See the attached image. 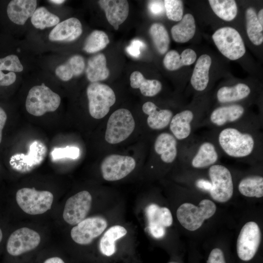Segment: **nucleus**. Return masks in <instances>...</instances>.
Listing matches in <instances>:
<instances>
[{
  "instance_id": "nucleus-4",
  "label": "nucleus",
  "mask_w": 263,
  "mask_h": 263,
  "mask_svg": "<svg viewBox=\"0 0 263 263\" xmlns=\"http://www.w3.org/2000/svg\"><path fill=\"white\" fill-rule=\"evenodd\" d=\"M87 94L90 114L95 119H101L106 116L116 101L112 89L99 82L91 83L87 87Z\"/></svg>"
},
{
  "instance_id": "nucleus-13",
  "label": "nucleus",
  "mask_w": 263,
  "mask_h": 263,
  "mask_svg": "<svg viewBox=\"0 0 263 263\" xmlns=\"http://www.w3.org/2000/svg\"><path fill=\"white\" fill-rule=\"evenodd\" d=\"M40 242V237L38 232L27 227L20 228L13 232L9 237L7 251L12 256H19L34 249Z\"/></svg>"
},
{
  "instance_id": "nucleus-5",
  "label": "nucleus",
  "mask_w": 263,
  "mask_h": 263,
  "mask_svg": "<svg viewBox=\"0 0 263 263\" xmlns=\"http://www.w3.org/2000/svg\"><path fill=\"white\" fill-rule=\"evenodd\" d=\"M16 199L24 212L30 215H38L44 213L51 208L54 196L49 191L24 188L17 191Z\"/></svg>"
},
{
  "instance_id": "nucleus-42",
  "label": "nucleus",
  "mask_w": 263,
  "mask_h": 263,
  "mask_svg": "<svg viewBox=\"0 0 263 263\" xmlns=\"http://www.w3.org/2000/svg\"><path fill=\"white\" fill-rule=\"evenodd\" d=\"M207 263H226L223 251L218 248L212 249L209 255Z\"/></svg>"
},
{
  "instance_id": "nucleus-23",
  "label": "nucleus",
  "mask_w": 263,
  "mask_h": 263,
  "mask_svg": "<svg viewBox=\"0 0 263 263\" xmlns=\"http://www.w3.org/2000/svg\"><path fill=\"white\" fill-rule=\"evenodd\" d=\"M195 52L189 48L184 50L180 55L174 50L169 51L163 59L165 67L169 71H175L184 66L192 64L196 60Z\"/></svg>"
},
{
  "instance_id": "nucleus-9",
  "label": "nucleus",
  "mask_w": 263,
  "mask_h": 263,
  "mask_svg": "<svg viewBox=\"0 0 263 263\" xmlns=\"http://www.w3.org/2000/svg\"><path fill=\"white\" fill-rule=\"evenodd\" d=\"M135 166V161L132 157L111 154L103 160L100 169L104 179L115 181L126 177L134 169Z\"/></svg>"
},
{
  "instance_id": "nucleus-22",
  "label": "nucleus",
  "mask_w": 263,
  "mask_h": 263,
  "mask_svg": "<svg viewBox=\"0 0 263 263\" xmlns=\"http://www.w3.org/2000/svg\"><path fill=\"white\" fill-rule=\"evenodd\" d=\"M244 112V107L239 104L221 106L212 112L210 120L217 126H222L238 120L242 116Z\"/></svg>"
},
{
  "instance_id": "nucleus-36",
  "label": "nucleus",
  "mask_w": 263,
  "mask_h": 263,
  "mask_svg": "<svg viewBox=\"0 0 263 263\" xmlns=\"http://www.w3.org/2000/svg\"><path fill=\"white\" fill-rule=\"evenodd\" d=\"M107 35L103 31L94 30L87 38L83 50L88 53H94L104 49L109 43Z\"/></svg>"
},
{
  "instance_id": "nucleus-39",
  "label": "nucleus",
  "mask_w": 263,
  "mask_h": 263,
  "mask_svg": "<svg viewBox=\"0 0 263 263\" xmlns=\"http://www.w3.org/2000/svg\"><path fill=\"white\" fill-rule=\"evenodd\" d=\"M51 154L52 158L54 160L63 158L75 159L79 156V149L75 147L69 146L63 148H55Z\"/></svg>"
},
{
  "instance_id": "nucleus-25",
  "label": "nucleus",
  "mask_w": 263,
  "mask_h": 263,
  "mask_svg": "<svg viewBox=\"0 0 263 263\" xmlns=\"http://www.w3.org/2000/svg\"><path fill=\"white\" fill-rule=\"evenodd\" d=\"M195 31V19L189 13L185 15L181 20L171 29L173 39L176 42L182 43L190 40L194 37Z\"/></svg>"
},
{
  "instance_id": "nucleus-46",
  "label": "nucleus",
  "mask_w": 263,
  "mask_h": 263,
  "mask_svg": "<svg viewBox=\"0 0 263 263\" xmlns=\"http://www.w3.org/2000/svg\"><path fill=\"white\" fill-rule=\"evenodd\" d=\"M43 263H65L59 257H54L48 258Z\"/></svg>"
},
{
  "instance_id": "nucleus-3",
  "label": "nucleus",
  "mask_w": 263,
  "mask_h": 263,
  "mask_svg": "<svg viewBox=\"0 0 263 263\" xmlns=\"http://www.w3.org/2000/svg\"><path fill=\"white\" fill-rule=\"evenodd\" d=\"M59 95L44 83L33 87L27 95L25 107L32 115L40 116L47 112L55 111L60 104Z\"/></svg>"
},
{
  "instance_id": "nucleus-43",
  "label": "nucleus",
  "mask_w": 263,
  "mask_h": 263,
  "mask_svg": "<svg viewBox=\"0 0 263 263\" xmlns=\"http://www.w3.org/2000/svg\"><path fill=\"white\" fill-rule=\"evenodd\" d=\"M16 75L14 72H10L5 74L0 71V86H9L15 82Z\"/></svg>"
},
{
  "instance_id": "nucleus-6",
  "label": "nucleus",
  "mask_w": 263,
  "mask_h": 263,
  "mask_svg": "<svg viewBox=\"0 0 263 263\" xmlns=\"http://www.w3.org/2000/svg\"><path fill=\"white\" fill-rule=\"evenodd\" d=\"M135 125L134 118L130 111L124 108L116 110L108 120L105 140L111 144L123 141L133 132Z\"/></svg>"
},
{
  "instance_id": "nucleus-32",
  "label": "nucleus",
  "mask_w": 263,
  "mask_h": 263,
  "mask_svg": "<svg viewBox=\"0 0 263 263\" xmlns=\"http://www.w3.org/2000/svg\"><path fill=\"white\" fill-rule=\"evenodd\" d=\"M240 192L248 197L261 198L263 196V178L258 175L242 179L238 186Z\"/></svg>"
},
{
  "instance_id": "nucleus-27",
  "label": "nucleus",
  "mask_w": 263,
  "mask_h": 263,
  "mask_svg": "<svg viewBox=\"0 0 263 263\" xmlns=\"http://www.w3.org/2000/svg\"><path fill=\"white\" fill-rule=\"evenodd\" d=\"M127 233V229L123 226L115 225L110 227L100 240L99 249L101 253L108 257L113 255L116 252L115 241Z\"/></svg>"
},
{
  "instance_id": "nucleus-10",
  "label": "nucleus",
  "mask_w": 263,
  "mask_h": 263,
  "mask_svg": "<svg viewBox=\"0 0 263 263\" xmlns=\"http://www.w3.org/2000/svg\"><path fill=\"white\" fill-rule=\"evenodd\" d=\"M261 233L258 224L254 222L246 223L242 228L237 241V253L244 261L251 260L260 245Z\"/></svg>"
},
{
  "instance_id": "nucleus-35",
  "label": "nucleus",
  "mask_w": 263,
  "mask_h": 263,
  "mask_svg": "<svg viewBox=\"0 0 263 263\" xmlns=\"http://www.w3.org/2000/svg\"><path fill=\"white\" fill-rule=\"evenodd\" d=\"M31 22L36 28L43 29L56 25L59 19L55 14L50 12L45 7H40L36 9L31 17Z\"/></svg>"
},
{
  "instance_id": "nucleus-29",
  "label": "nucleus",
  "mask_w": 263,
  "mask_h": 263,
  "mask_svg": "<svg viewBox=\"0 0 263 263\" xmlns=\"http://www.w3.org/2000/svg\"><path fill=\"white\" fill-rule=\"evenodd\" d=\"M84 68L83 57L80 55H75L71 57L65 63L58 66L56 69L55 73L62 80L67 81L74 76L80 75Z\"/></svg>"
},
{
  "instance_id": "nucleus-11",
  "label": "nucleus",
  "mask_w": 263,
  "mask_h": 263,
  "mask_svg": "<svg viewBox=\"0 0 263 263\" xmlns=\"http://www.w3.org/2000/svg\"><path fill=\"white\" fill-rule=\"evenodd\" d=\"M107 225V221L103 217L95 216L87 218L72 228L71 236L78 244H89L103 232Z\"/></svg>"
},
{
  "instance_id": "nucleus-18",
  "label": "nucleus",
  "mask_w": 263,
  "mask_h": 263,
  "mask_svg": "<svg viewBox=\"0 0 263 263\" xmlns=\"http://www.w3.org/2000/svg\"><path fill=\"white\" fill-rule=\"evenodd\" d=\"M143 112L148 115L147 124L153 130H161L169 124L173 116L168 109H159L153 102H147L142 106Z\"/></svg>"
},
{
  "instance_id": "nucleus-24",
  "label": "nucleus",
  "mask_w": 263,
  "mask_h": 263,
  "mask_svg": "<svg viewBox=\"0 0 263 263\" xmlns=\"http://www.w3.org/2000/svg\"><path fill=\"white\" fill-rule=\"evenodd\" d=\"M86 74L88 79L92 83L98 82L108 77L110 72L103 54H96L89 58Z\"/></svg>"
},
{
  "instance_id": "nucleus-14",
  "label": "nucleus",
  "mask_w": 263,
  "mask_h": 263,
  "mask_svg": "<svg viewBox=\"0 0 263 263\" xmlns=\"http://www.w3.org/2000/svg\"><path fill=\"white\" fill-rule=\"evenodd\" d=\"M145 212L148 222L147 228L151 235L156 239L163 237L166 233L165 227L170 226L173 222L169 209L151 204L146 207Z\"/></svg>"
},
{
  "instance_id": "nucleus-41",
  "label": "nucleus",
  "mask_w": 263,
  "mask_h": 263,
  "mask_svg": "<svg viewBox=\"0 0 263 263\" xmlns=\"http://www.w3.org/2000/svg\"><path fill=\"white\" fill-rule=\"evenodd\" d=\"M148 8L150 12L154 16H161L165 12L163 0H150L148 3Z\"/></svg>"
},
{
  "instance_id": "nucleus-47",
  "label": "nucleus",
  "mask_w": 263,
  "mask_h": 263,
  "mask_svg": "<svg viewBox=\"0 0 263 263\" xmlns=\"http://www.w3.org/2000/svg\"><path fill=\"white\" fill-rule=\"evenodd\" d=\"M257 19L261 25L263 26V9H261L257 15Z\"/></svg>"
},
{
  "instance_id": "nucleus-49",
  "label": "nucleus",
  "mask_w": 263,
  "mask_h": 263,
  "mask_svg": "<svg viewBox=\"0 0 263 263\" xmlns=\"http://www.w3.org/2000/svg\"><path fill=\"white\" fill-rule=\"evenodd\" d=\"M2 232L1 229L0 228V243L2 240Z\"/></svg>"
},
{
  "instance_id": "nucleus-17",
  "label": "nucleus",
  "mask_w": 263,
  "mask_h": 263,
  "mask_svg": "<svg viewBox=\"0 0 263 263\" xmlns=\"http://www.w3.org/2000/svg\"><path fill=\"white\" fill-rule=\"evenodd\" d=\"M36 0H13L9 2L7 13L9 19L18 25H23L36 9Z\"/></svg>"
},
{
  "instance_id": "nucleus-28",
  "label": "nucleus",
  "mask_w": 263,
  "mask_h": 263,
  "mask_svg": "<svg viewBox=\"0 0 263 263\" xmlns=\"http://www.w3.org/2000/svg\"><path fill=\"white\" fill-rule=\"evenodd\" d=\"M130 85L134 89H139L141 94L152 97L158 94L162 89L161 83L156 79H146L138 71L132 72L130 76Z\"/></svg>"
},
{
  "instance_id": "nucleus-33",
  "label": "nucleus",
  "mask_w": 263,
  "mask_h": 263,
  "mask_svg": "<svg viewBox=\"0 0 263 263\" xmlns=\"http://www.w3.org/2000/svg\"><path fill=\"white\" fill-rule=\"evenodd\" d=\"M208 2L214 13L224 20H232L237 16L238 8L235 0H209Z\"/></svg>"
},
{
  "instance_id": "nucleus-12",
  "label": "nucleus",
  "mask_w": 263,
  "mask_h": 263,
  "mask_svg": "<svg viewBox=\"0 0 263 263\" xmlns=\"http://www.w3.org/2000/svg\"><path fill=\"white\" fill-rule=\"evenodd\" d=\"M92 197L86 190L80 191L66 202L63 217L71 225H76L85 219L91 207Z\"/></svg>"
},
{
  "instance_id": "nucleus-15",
  "label": "nucleus",
  "mask_w": 263,
  "mask_h": 263,
  "mask_svg": "<svg viewBox=\"0 0 263 263\" xmlns=\"http://www.w3.org/2000/svg\"><path fill=\"white\" fill-rule=\"evenodd\" d=\"M104 11L107 19L115 30L127 19L129 6L126 0H100L98 1Z\"/></svg>"
},
{
  "instance_id": "nucleus-20",
  "label": "nucleus",
  "mask_w": 263,
  "mask_h": 263,
  "mask_svg": "<svg viewBox=\"0 0 263 263\" xmlns=\"http://www.w3.org/2000/svg\"><path fill=\"white\" fill-rule=\"evenodd\" d=\"M211 64V58L208 55H202L197 59L190 78L191 84L195 90L202 91L207 87Z\"/></svg>"
},
{
  "instance_id": "nucleus-21",
  "label": "nucleus",
  "mask_w": 263,
  "mask_h": 263,
  "mask_svg": "<svg viewBox=\"0 0 263 263\" xmlns=\"http://www.w3.org/2000/svg\"><path fill=\"white\" fill-rule=\"evenodd\" d=\"M193 118L194 114L189 110L181 111L172 116L169 123V129L176 139L183 140L189 136Z\"/></svg>"
},
{
  "instance_id": "nucleus-30",
  "label": "nucleus",
  "mask_w": 263,
  "mask_h": 263,
  "mask_svg": "<svg viewBox=\"0 0 263 263\" xmlns=\"http://www.w3.org/2000/svg\"><path fill=\"white\" fill-rule=\"evenodd\" d=\"M250 89L244 83H238L232 86H224L217 93V98L220 103H229L237 101L247 97Z\"/></svg>"
},
{
  "instance_id": "nucleus-31",
  "label": "nucleus",
  "mask_w": 263,
  "mask_h": 263,
  "mask_svg": "<svg viewBox=\"0 0 263 263\" xmlns=\"http://www.w3.org/2000/svg\"><path fill=\"white\" fill-rule=\"evenodd\" d=\"M246 32L249 39L255 45L263 42V26L259 22L256 12L252 7L248 8L245 13Z\"/></svg>"
},
{
  "instance_id": "nucleus-1",
  "label": "nucleus",
  "mask_w": 263,
  "mask_h": 263,
  "mask_svg": "<svg viewBox=\"0 0 263 263\" xmlns=\"http://www.w3.org/2000/svg\"><path fill=\"white\" fill-rule=\"evenodd\" d=\"M219 144L223 151L234 158H243L253 151L255 141L252 135L234 128L222 130L218 136Z\"/></svg>"
},
{
  "instance_id": "nucleus-16",
  "label": "nucleus",
  "mask_w": 263,
  "mask_h": 263,
  "mask_svg": "<svg viewBox=\"0 0 263 263\" xmlns=\"http://www.w3.org/2000/svg\"><path fill=\"white\" fill-rule=\"evenodd\" d=\"M80 21L71 18L57 24L51 31L49 38L52 41L70 42L77 39L82 34Z\"/></svg>"
},
{
  "instance_id": "nucleus-48",
  "label": "nucleus",
  "mask_w": 263,
  "mask_h": 263,
  "mask_svg": "<svg viewBox=\"0 0 263 263\" xmlns=\"http://www.w3.org/2000/svg\"><path fill=\"white\" fill-rule=\"evenodd\" d=\"M49 1L54 3H56V4H61L63 3L65 1V0H49Z\"/></svg>"
},
{
  "instance_id": "nucleus-34",
  "label": "nucleus",
  "mask_w": 263,
  "mask_h": 263,
  "mask_svg": "<svg viewBox=\"0 0 263 263\" xmlns=\"http://www.w3.org/2000/svg\"><path fill=\"white\" fill-rule=\"evenodd\" d=\"M149 33L158 52L161 55L165 54L169 48L170 38L164 25L154 23L150 26Z\"/></svg>"
},
{
  "instance_id": "nucleus-45",
  "label": "nucleus",
  "mask_w": 263,
  "mask_h": 263,
  "mask_svg": "<svg viewBox=\"0 0 263 263\" xmlns=\"http://www.w3.org/2000/svg\"><path fill=\"white\" fill-rule=\"evenodd\" d=\"M196 185L199 188L209 191L211 188V182L203 179L198 180Z\"/></svg>"
},
{
  "instance_id": "nucleus-50",
  "label": "nucleus",
  "mask_w": 263,
  "mask_h": 263,
  "mask_svg": "<svg viewBox=\"0 0 263 263\" xmlns=\"http://www.w3.org/2000/svg\"><path fill=\"white\" fill-rule=\"evenodd\" d=\"M169 263H176V262H170Z\"/></svg>"
},
{
  "instance_id": "nucleus-7",
  "label": "nucleus",
  "mask_w": 263,
  "mask_h": 263,
  "mask_svg": "<svg viewBox=\"0 0 263 263\" xmlns=\"http://www.w3.org/2000/svg\"><path fill=\"white\" fill-rule=\"evenodd\" d=\"M212 38L219 51L229 59H239L245 53L242 37L233 28L224 27L219 28L213 33Z\"/></svg>"
},
{
  "instance_id": "nucleus-44",
  "label": "nucleus",
  "mask_w": 263,
  "mask_h": 263,
  "mask_svg": "<svg viewBox=\"0 0 263 263\" xmlns=\"http://www.w3.org/2000/svg\"><path fill=\"white\" fill-rule=\"evenodd\" d=\"M7 115L5 111L0 107V143L2 140V130L6 123Z\"/></svg>"
},
{
  "instance_id": "nucleus-8",
  "label": "nucleus",
  "mask_w": 263,
  "mask_h": 263,
  "mask_svg": "<svg viewBox=\"0 0 263 263\" xmlns=\"http://www.w3.org/2000/svg\"><path fill=\"white\" fill-rule=\"evenodd\" d=\"M208 175L211 180L210 196L215 201L225 203L233 194V183L229 170L225 166L214 164L210 166Z\"/></svg>"
},
{
  "instance_id": "nucleus-40",
  "label": "nucleus",
  "mask_w": 263,
  "mask_h": 263,
  "mask_svg": "<svg viewBox=\"0 0 263 263\" xmlns=\"http://www.w3.org/2000/svg\"><path fill=\"white\" fill-rule=\"evenodd\" d=\"M146 47L144 41L138 39H134L131 41V44L127 47V52L132 57H138L141 54V50Z\"/></svg>"
},
{
  "instance_id": "nucleus-26",
  "label": "nucleus",
  "mask_w": 263,
  "mask_h": 263,
  "mask_svg": "<svg viewBox=\"0 0 263 263\" xmlns=\"http://www.w3.org/2000/svg\"><path fill=\"white\" fill-rule=\"evenodd\" d=\"M218 159V154L215 146L209 142L201 144L191 160L192 166L196 169H204L215 164Z\"/></svg>"
},
{
  "instance_id": "nucleus-2",
  "label": "nucleus",
  "mask_w": 263,
  "mask_h": 263,
  "mask_svg": "<svg viewBox=\"0 0 263 263\" xmlns=\"http://www.w3.org/2000/svg\"><path fill=\"white\" fill-rule=\"evenodd\" d=\"M216 206L211 200L204 199L198 206L189 203L182 204L177 210V218L181 225L186 229L195 231L199 228L205 220L215 213Z\"/></svg>"
},
{
  "instance_id": "nucleus-19",
  "label": "nucleus",
  "mask_w": 263,
  "mask_h": 263,
  "mask_svg": "<svg viewBox=\"0 0 263 263\" xmlns=\"http://www.w3.org/2000/svg\"><path fill=\"white\" fill-rule=\"evenodd\" d=\"M154 148L164 163H171L175 160L177 154V141L172 134L168 132L159 134L155 139Z\"/></svg>"
},
{
  "instance_id": "nucleus-37",
  "label": "nucleus",
  "mask_w": 263,
  "mask_h": 263,
  "mask_svg": "<svg viewBox=\"0 0 263 263\" xmlns=\"http://www.w3.org/2000/svg\"><path fill=\"white\" fill-rule=\"evenodd\" d=\"M164 2L168 18L172 21H180L183 16V1L180 0H165Z\"/></svg>"
},
{
  "instance_id": "nucleus-38",
  "label": "nucleus",
  "mask_w": 263,
  "mask_h": 263,
  "mask_svg": "<svg viewBox=\"0 0 263 263\" xmlns=\"http://www.w3.org/2000/svg\"><path fill=\"white\" fill-rule=\"evenodd\" d=\"M23 69V66L19 57L16 55H11L0 58V71L6 70L13 72H19Z\"/></svg>"
}]
</instances>
